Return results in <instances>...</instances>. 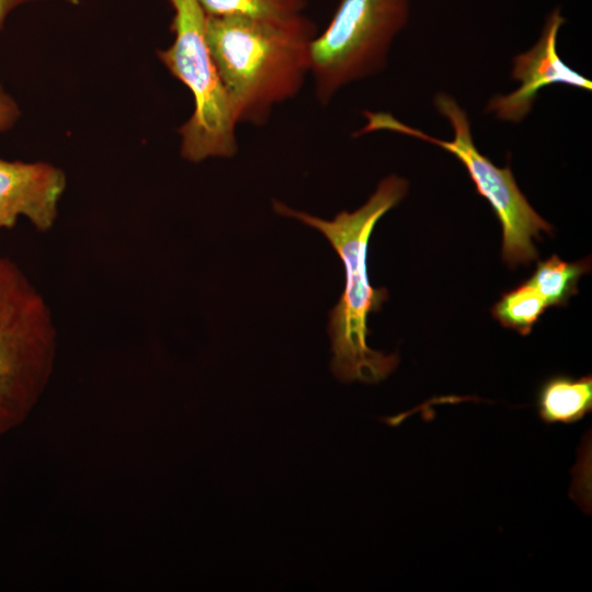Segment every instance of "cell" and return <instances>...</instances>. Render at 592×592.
Returning a JSON list of instances; mask_svg holds the SVG:
<instances>
[{"mask_svg":"<svg viewBox=\"0 0 592 592\" xmlns=\"http://www.w3.org/2000/svg\"><path fill=\"white\" fill-rule=\"evenodd\" d=\"M206 39L239 124H265L275 106L293 99L310 75L318 34L304 13L206 18Z\"/></svg>","mask_w":592,"mask_h":592,"instance_id":"obj_1","label":"cell"},{"mask_svg":"<svg viewBox=\"0 0 592 592\" xmlns=\"http://www.w3.org/2000/svg\"><path fill=\"white\" fill-rule=\"evenodd\" d=\"M540 420L547 424H572L592 410V377L555 375L538 389L536 399Z\"/></svg>","mask_w":592,"mask_h":592,"instance_id":"obj_9","label":"cell"},{"mask_svg":"<svg viewBox=\"0 0 592 592\" xmlns=\"http://www.w3.org/2000/svg\"><path fill=\"white\" fill-rule=\"evenodd\" d=\"M32 0H0V30L8 15L18 7Z\"/></svg>","mask_w":592,"mask_h":592,"instance_id":"obj_14","label":"cell"},{"mask_svg":"<svg viewBox=\"0 0 592 592\" xmlns=\"http://www.w3.org/2000/svg\"><path fill=\"white\" fill-rule=\"evenodd\" d=\"M565 22L559 8L547 15L537 43L513 59L512 78L520 81V87L491 98L487 112L499 119L519 123L531 112L539 90L547 86L566 84L591 91V80L565 64L557 53V38Z\"/></svg>","mask_w":592,"mask_h":592,"instance_id":"obj_7","label":"cell"},{"mask_svg":"<svg viewBox=\"0 0 592 592\" xmlns=\"http://www.w3.org/2000/svg\"><path fill=\"white\" fill-rule=\"evenodd\" d=\"M57 329L45 297L0 255V435L31 411L50 378Z\"/></svg>","mask_w":592,"mask_h":592,"instance_id":"obj_3","label":"cell"},{"mask_svg":"<svg viewBox=\"0 0 592 592\" xmlns=\"http://www.w3.org/2000/svg\"><path fill=\"white\" fill-rule=\"evenodd\" d=\"M434 104L453 128L452 140L430 136L403 124L389 113L368 111L364 112L366 124L356 135L390 130L422 139L451 152L465 167L477 193L489 202L500 221L503 261L511 267L536 261L538 252L533 239H538L540 231L550 234L553 226L531 206L517 186L510 167H497L478 150L465 110L444 92L435 95Z\"/></svg>","mask_w":592,"mask_h":592,"instance_id":"obj_4","label":"cell"},{"mask_svg":"<svg viewBox=\"0 0 592 592\" xmlns=\"http://www.w3.org/2000/svg\"><path fill=\"white\" fill-rule=\"evenodd\" d=\"M408 182L390 174L382 180L368 201L354 212L343 210L332 220L294 210L282 202L273 207L283 216L294 217L319 230L341 258L345 271L344 291L330 311L328 332L331 339V371L342 382L376 384L398 365L396 354H384L367 344V319L380 310L388 298L385 287L376 288L368 280V241L377 221L407 194Z\"/></svg>","mask_w":592,"mask_h":592,"instance_id":"obj_2","label":"cell"},{"mask_svg":"<svg viewBox=\"0 0 592 592\" xmlns=\"http://www.w3.org/2000/svg\"><path fill=\"white\" fill-rule=\"evenodd\" d=\"M547 308L543 296L526 281L503 294L491 312L504 328L527 335Z\"/></svg>","mask_w":592,"mask_h":592,"instance_id":"obj_11","label":"cell"},{"mask_svg":"<svg viewBox=\"0 0 592 592\" xmlns=\"http://www.w3.org/2000/svg\"><path fill=\"white\" fill-rule=\"evenodd\" d=\"M409 0H341L311 44L315 94L327 104L343 87L377 73L409 19Z\"/></svg>","mask_w":592,"mask_h":592,"instance_id":"obj_6","label":"cell"},{"mask_svg":"<svg viewBox=\"0 0 592 592\" xmlns=\"http://www.w3.org/2000/svg\"><path fill=\"white\" fill-rule=\"evenodd\" d=\"M66 185L65 172L48 162L0 159V229L23 216L38 231L50 230Z\"/></svg>","mask_w":592,"mask_h":592,"instance_id":"obj_8","label":"cell"},{"mask_svg":"<svg viewBox=\"0 0 592 592\" xmlns=\"http://www.w3.org/2000/svg\"><path fill=\"white\" fill-rule=\"evenodd\" d=\"M174 41L159 50L167 69L194 98L191 117L179 128L181 156L190 162L237 153V123L206 39L207 14L198 0H170Z\"/></svg>","mask_w":592,"mask_h":592,"instance_id":"obj_5","label":"cell"},{"mask_svg":"<svg viewBox=\"0 0 592 592\" xmlns=\"http://www.w3.org/2000/svg\"><path fill=\"white\" fill-rule=\"evenodd\" d=\"M207 15L288 16L304 13L307 0H198Z\"/></svg>","mask_w":592,"mask_h":592,"instance_id":"obj_12","label":"cell"},{"mask_svg":"<svg viewBox=\"0 0 592 592\" xmlns=\"http://www.w3.org/2000/svg\"><path fill=\"white\" fill-rule=\"evenodd\" d=\"M590 269L588 259L566 262L554 254L537 262L527 282L543 296L548 307L565 306L578 293L579 281Z\"/></svg>","mask_w":592,"mask_h":592,"instance_id":"obj_10","label":"cell"},{"mask_svg":"<svg viewBox=\"0 0 592 592\" xmlns=\"http://www.w3.org/2000/svg\"><path fill=\"white\" fill-rule=\"evenodd\" d=\"M20 115L18 103L0 84V133L13 127Z\"/></svg>","mask_w":592,"mask_h":592,"instance_id":"obj_13","label":"cell"}]
</instances>
